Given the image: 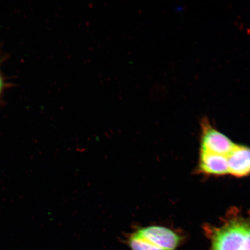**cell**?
Listing matches in <instances>:
<instances>
[{"instance_id": "obj_1", "label": "cell", "mask_w": 250, "mask_h": 250, "mask_svg": "<svg viewBox=\"0 0 250 250\" xmlns=\"http://www.w3.org/2000/svg\"><path fill=\"white\" fill-rule=\"evenodd\" d=\"M210 236L211 250H250V217L232 214Z\"/></svg>"}, {"instance_id": "obj_2", "label": "cell", "mask_w": 250, "mask_h": 250, "mask_svg": "<svg viewBox=\"0 0 250 250\" xmlns=\"http://www.w3.org/2000/svg\"><path fill=\"white\" fill-rule=\"evenodd\" d=\"M201 125V151L227 156L235 144L212 126L208 118L202 119Z\"/></svg>"}, {"instance_id": "obj_3", "label": "cell", "mask_w": 250, "mask_h": 250, "mask_svg": "<svg viewBox=\"0 0 250 250\" xmlns=\"http://www.w3.org/2000/svg\"><path fill=\"white\" fill-rule=\"evenodd\" d=\"M134 235L165 250H175L180 245L181 237L173 230L160 226L140 228Z\"/></svg>"}, {"instance_id": "obj_4", "label": "cell", "mask_w": 250, "mask_h": 250, "mask_svg": "<svg viewBox=\"0 0 250 250\" xmlns=\"http://www.w3.org/2000/svg\"><path fill=\"white\" fill-rule=\"evenodd\" d=\"M227 156L229 174L240 178L250 176V148L236 145Z\"/></svg>"}, {"instance_id": "obj_5", "label": "cell", "mask_w": 250, "mask_h": 250, "mask_svg": "<svg viewBox=\"0 0 250 250\" xmlns=\"http://www.w3.org/2000/svg\"><path fill=\"white\" fill-rule=\"evenodd\" d=\"M199 170L208 176H224L229 173L227 156L201 151Z\"/></svg>"}, {"instance_id": "obj_6", "label": "cell", "mask_w": 250, "mask_h": 250, "mask_svg": "<svg viewBox=\"0 0 250 250\" xmlns=\"http://www.w3.org/2000/svg\"><path fill=\"white\" fill-rule=\"evenodd\" d=\"M131 250H165L132 234L128 240Z\"/></svg>"}, {"instance_id": "obj_7", "label": "cell", "mask_w": 250, "mask_h": 250, "mask_svg": "<svg viewBox=\"0 0 250 250\" xmlns=\"http://www.w3.org/2000/svg\"><path fill=\"white\" fill-rule=\"evenodd\" d=\"M4 79H3V77L1 73V71H0V96H1V93L3 91V89H4Z\"/></svg>"}]
</instances>
